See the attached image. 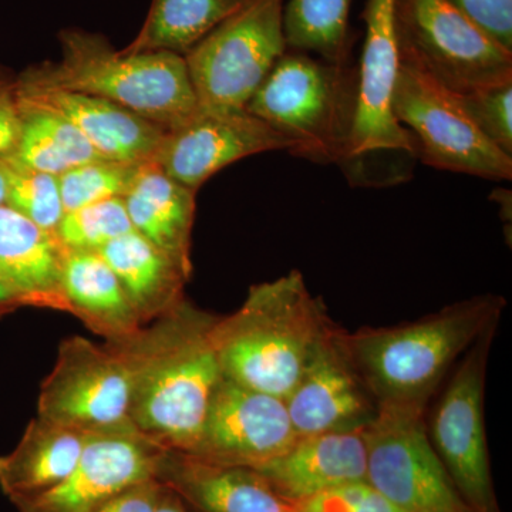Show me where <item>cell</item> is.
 <instances>
[{
  "label": "cell",
  "mask_w": 512,
  "mask_h": 512,
  "mask_svg": "<svg viewBox=\"0 0 512 512\" xmlns=\"http://www.w3.org/2000/svg\"><path fill=\"white\" fill-rule=\"evenodd\" d=\"M495 42L512 52V0H447Z\"/></svg>",
  "instance_id": "cell-33"
},
{
  "label": "cell",
  "mask_w": 512,
  "mask_h": 512,
  "mask_svg": "<svg viewBox=\"0 0 512 512\" xmlns=\"http://www.w3.org/2000/svg\"><path fill=\"white\" fill-rule=\"evenodd\" d=\"M3 160L8 168L6 205L35 222L37 227L56 234L64 215L59 177Z\"/></svg>",
  "instance_id": "cell-30"
},
{
  "label": "cell",
  "mask_w": 512,
  "mask_h": 512,
  "mask_svg": "<svg viewBox=\"0 0 512 512\" xmlns=\"http://www.w3.org/2000/svg\"><path fill=\"white\" fill-rule=\"evenodd\" d=\"M154 512H192L188 505L184 503L183 498L180 497L175 491L164 485L163 495H161L160 501L156 511Z\"/></svg>",
  "instance_id": "cell-36"
},
{
  "label": "cell",
  "mask_w": 512,
  "mask_h": 512,
  "mask_svg": "<svg viewBox=\"0 0 512 512\" xmlns=\"http://www.w3.org/2000/svg\"><path fill=\"white\" fill-rule=\"evenodd\" d=\"M366 481L402 512H473L427 433L426 409L379 406L366 427Z\"/></svg>",
  "instance_id": "cell-8"
},
{
  "label": "cell",
  "mask_w": 512,
  "mask_h": 512,
  "mask_svg": "<svg viewBox=\"0 0 512 512\" xmlns=\"http://www.w3.org/2000/svg\"><path fill=\"white\" fill-rule=\"evenodd\" d=\"M163 491L164 484L157 478H150L130 485L94 512H154Z\"/></svg>",
  "instance_id": "cell-34"
},
{
  "label": "cell",
  "mask_w": 512,
  "mask_h": 512,
  "mask_svg": "<svg viewBox=\"0 0 512 512\" xmlns=\"http://www.w3.org/2000/svg\"><path fill=\"white\" fill-rule=\"evenodd\" d=\"M66 249L56 234L18 211L0 207V279L22 308L66 312L62 276Z\"/></svg>",
  "instance_id": "cell-19"
},
{
  "label": "cell",
  "mask_w": 512,
  "mask_h": 512,
  "mask_svg": "<svg viewBox=\"0 0 512 512\" xmlns=\"http://www.w3.org/2000/svg\"><path fill=\"white\" fill-rule=\"evenodd\" d=\"M89 434L36 416L18 446L0 456V491L10 503L52 490L72 473Z\"/></svg>",
  "instance_id": "cell-22"
},
{
  "label": "cell",
  "mask_w": 512,
  "mask_h": 512,
  "mask_svg": "<svg viewBox=\"0 0 512 512\" xmlns=\"http://www.w3.org/2000/svg\"><path fill=\"white\" fill-rule=\"evenodd\" d=\"M62 59L28 67L19 92L87 94L120 104L165 128L177 127L198 110L184 56L171 52L126 53L106 36L83 29L59 32Z\"/></svg>",
  "instance_id": "cell-4"
},
{
  "label": "cell",
  "mask_w": 512,
  "mask_h": 512,
  "mask_svg": "<svg viewBox=\"0 0 512 512\" xmlns=\"http://www.w3.org/2000/svg\"><path fill=\"white\" fill-rule=\"evenodd\" d=\"M299 512H402L367 481L340 485L296 504Z\"/></svg>",
  "instance_id": "cell-32"
},
{
  "label": "cell",
  "mask_w": 512,
  "mask_h": 512,
  "mask_svg": "<svg viewBox=\"0 0 512 512\" xmlns=\"http://www.w3.org/2000/svg\"><path fill=\"white\" fill-rule=\"evenodd\" d=\"M285 402L298 436L365 430L379 413L336 326Z\"/></svg>",
  "instance_id": "cell-16"
},
{
  "label": "cell",
  "mask_w": 512,
  "mask_h": 512,
  "mask_svg": "<svg viewBox=\"0 0 512 512\" xmlns=\"http://www.w3.org/2000/svg\"><path fill=\"white\" fill-rule=\"evenodd\" d=\"M62 291L67 313L113 342L143 326L109 264L94 251H66Z\"/></svg>",
  "instance_id": "cell-23"
},
{
  "label": "cell",
  "mask_w": 512,
  "mask_h": 512,
  "mask_svg": "<svg viewBox=\"0 0 512 512\" xmlns=\"http://www.w3.org/2000/svg\"><path fill=\"white\" fill-rule=\"evenodd\" d=\"M505 306L500 295L474 296L414 322L343 332V340L379 406L427 409L451 366L498 326Z\"/></svg>",
  "instance_id": "cell-3"
},
{
  "label": "cell",
  "mask_w": 512,
  "mask_h": 512,
  "mask_svg": "<svg viewBox=\"0 0 512 512\" xmlns=\"http://www.w3.org/2000/svg\"><path fill=\"white\" fill-rule=\"evenodd\" d=\"M296 437L284 399L222 377L200 437L184 454L212 466L254 470L284 453Z\"/></svg>",
  "instance_id": "cell-12"
},
{
  "label": "cell",
  "mask_w": 512,
  "mask_h": 512,
  "mask_svg": "<svg viewBox=\"0 0 512 512\" xmlns=\"http://www.w3.org/2000/svg\"><path fill=\"white\" fill-rule=\"evenodd\" d=\"M97 252L119 278L143 326L185 298L191 276L138 232H128Z\"/></svg>",
  "instance_id": "cell-24"
},
{
  "label": "cell",
  "mask_w": 512,
  "mask_h": 512,
  "mask_svg": "<svg viewBox=\"0 0 512 512\" xmlns=\"http://www.w3.org/2000/svg\"><path fill=\"white\" fill-rule=\"evenodd\" d=\"M131 231L134 229L123 198H110L66 212L56 237L66 251L97 252Z\"/></svg>",
  "instance_id": "cell-29"
},
{
  "label": "cell",
  "mask_w": 512,
  "mask_h": 512,
  "mask_svg": "<svg viewBox=\"0 0 512 512\" xmlns=\"http://www.w3.org/2000/svg\"><path fill=\"white\" fill-rule=\"evenodd\" d=\"M393 114L414 141V156L437 170L510 181L512 157L504 154L467 116L458 94L400 62Z\"/></svg>",
  "instance_id": "cell-9"
},
{
  "label": "cell",
  "mask_w": 512,
  "mask_h": 512,
  "mask_svg": "<svg viewBox=\"0 0 512 512\" xmlns=\"http://www.w3.org/2000/svg\"><path fill=\"white\" fill-rule=\"evenodd\" d=\"M130 407V375L113 346L77 335L62 340L40 387L37 416L86 434L137 431Z\"/></svg>",
  "instance_id": "cell-11"
},
{
  "label": "cell",
  "mask_w": 512,
  "mask_h": 512,
  "mask_svg": "<svg viewBox=\"0 0 512 512\" xmlns=\"http://www.w3.org/2000/svg\"><path fill=\"white\" fill-rule=\"evenodd\" d=\"M255 0H153L143 28L123 52L184 56L225 20Z\"/></svg>",
  "instance_id": "cell-26"
},
{
  "label": "cell",
  "mask_w": 512,
  "mask_h": 512,
  "mask_svg": "<svg viewBox=\"0 0 512 512\" xmlns=\"http://www.w3.org/2000/svg\"><path fill=\"white\" fill-rule=\"evenodd\" d=\"M495 333L497 326L464 353L427 426L437 456L473 512H501L491 478L484 417L485 375Z\"/></svg>",
  "instance_id": "cell-10"
},
{
  "label": "cell",
  "mask_w": 512,
  "mask_h": 512,
  "mask_svg": "<svg viewBox=\"0 0 512 512\" xmlns=\"http://www.w3.org/2000/svg\"><path fill=\"white\" fill-rule=\"evenodd\" d=\"M335 325L299 271L249 288L238 311L218 316L212 330L222 375L286 397Z\"/></svg>",
  "instance_id": "cell-2"
},
{
  "label": "cell",
  "mask_w": 512,
  "mask_h": 512,
  "mask_svg": "<svg viewBox=\"0 0 512 512\" xmlns=\"http://www.w3.org/2000/svg\"><path fill=\"white\" fill-rule=\"evenodd\" d=\"M396 0H369L366 37L357 67V110L349 161L377 153L414 156L412 134L393 114V93L400 67L394 23Z\"/></svg>",
  "instance_id": "cell-14"
},
{
  "label": "cell",
  "mask_w": 512,
  "mask_h": 512,
  "mask_svg": "<svg viewBox=\"0 0 512 512\" xmlns=\"http://www.w3.org/2000/svg\"><path fill=\"white\" fill-rule=\"evenodd\" d=\"M123 200L134 231L191 276L197 191L168 177L154 161H148Z\"/></svg>",
  "instance_id": "cell-21"
},
{
  "label": "cell",
  "mask_w": 512,
  "mask_h": 512,
  "mask_svg": "<svg viewBox=\"0 0 512 512\" xmlns=\"http://www.w3.org/2000/svg\"><path fill=\"white\" fill-rule=\"evenodd\" d=\"M6 198H8V168L5 160L0 157V207L6 205Z\"/></svg>",
  "instance_id": "cell-38"
},
{
  "label": "cell",
  "mask_w": 512,
  "mask_h": 512,
  "mask_svg": "<svg viewBox=\"0 0 512 512\" xmlns=\"http://www.w3.org/2000/svg\"><path fill=\"white\" fill-rule=\"evenodd\" d=\"M146 163L100 158L59 175L64 214L94 202L123 198Z\"/></svg>",
  "instance_id": "cell-28"
},
{
  "label": "cell",
  "mask_w": 512,
  "mask_h": 512,
  "mask_svg": "<svg viewBox=\"0 0 512 512\" xmlns=\"http://www.w3.org/2000/svg\"><path fill=\"white\" fill-rule=\"evenodd\" d=\"M458 100L474 126L512 157V80L458 94Z\"/></svg>",
  "instance_id": "cell-31"
},
{
  "label": "cell",
  "mask_w": 512,
  "mask_h": 512,
  "mask_svg": "<svg viewBox=\"0 0 512 512\" xmlns=\"http://www.w3.org/2000/svg\"><path fill=\"white\" fill-rule=\"evenodd\" d=\"M66 117L107 160L153 161L165 128L109 100L69 92H19Z\"/></svg>",
  "instance_id": "cell-20"
},
{
  "label": "cell",
  "mask_w": 512,
  "mask_h": 512,
  "mask_svg": "<svg viewBox=\"0 0 512 512\" xmlns=\"http://www.w3.org/2000/svg\"><path fill=\"white\" fill-rule=\"evenodd\" d=\"M20 308H22V305H20L16 296L10 292L5 282L0 279V318L9 315V313L18 311Z\"/></svg>",
  "instance_id": "cell-37"
},
{
  "label": "cell",
  "mask_w": 512,
  "mask_h": 512,
  "mask_svg": "<svg viewBox=\"0 0 512 512\" xmlns=\"http://www.w3.org/2000/svg\"><path fill=\"white\" fill-rule=\"evenodd\" d=\"M284 136L247 110L205 109L165 131L154 163L198 191L228 165L268 151L291 150Z\"/></svg>",
  "instance_id": "cell-13"
},
{
  "label": "cell",
  "mask_w": 512,
  "mask_h": 512,
  "mask_svg": "<svg viewBox=\"0 0 512 512\" xmlns=\"http://www.w3.org/2000/svg\"><path fill=\"white\" fill-rule=\"evenodd\" d=\"M165 451L137 431L89 434L62 483L13 505L19 512H94L130 485L157 478Z\"/></svg>",
  "instance_id": "cell-15"
},
{
  "label": "cell",
  "mask_w": 512,
  "mask_h": 512,
  "mask_svg": "<svg viewBox=\"0 0 512 512\" xmlns=\"http://www.w3.org/2000/svg\"><path fill=\"white\" fill-rule=\"evenodd\" d=\"M365 430L298 436L284 453L254 468L272 490L299 504L340 485L366 481Z\"/></svg>",
  "instance_id": "cell-17"
},
{
  "label": "cell",
  "mask_w": 512,
  "mask_h": 512,
  "mask_svg": "<svg viewBox=\"0 0 512 512\" xmlns=\"http://www.w3.org/2000/svg\"><path fill=\"white\" fill-rule=\"evenodd\" d=\"M18 99V140L10 153L0 157L57 177L77 165L103 158L62 114L35 101Z\"/></svg>",
  "instance_id": "cell-25"
},
{
  "label": "cell",
  "mask_w": 512,
  "mask_h": 512,
  "mask_svg": "<svg viewBox=\"0 0 512 512\" xmlns=\"http://www.w3.org/2000/svg\"><path fill=\"white\" fill-rule=\"evenodd\" d=\"M157 480L192 512H299L251 468L212 466L178 451H165Z\"/></svg>",
  "instance_id": "cell-18"
},
{
  "label": "cell",
  "mask_w": 512,
  "mask_h": 512,
  "mask_svg": "<svg viewBox=\"0 0 512 512\" xmlns=\"http://www.w3.org/2000/svg\"><path fill=\"white\" fill-rule=\"evenodd\" d=\"M217 319L184 298L133 335L107 342L130 375L134 429L165 450L190 453L224 377L212 338Z\"/></svg>",
  "instance_id": "cell-1"
},
{
  "label": "cell",
  "mask_w": 512,
  "mask_h": 512,
  "mask_svg": "<svg viewBox=\"0 0 512 512\" xmlns=\"http://www.w3.org/2000/svg\"><path fill=\"white\" fill-rule=\"evenodd\" d=\"M19 134L18 83L0 67V156L10 153Z\"/></svg>",
  "instance_id": "cell-35"
},
{
  "label": "cell",
  "mask_w": 512,
  "mask_h": 512,
  "mask_svg": "<svg viewBox=\"0 0 512 512\" xmlns=\"http://www.w3.org/2000/svg\"><path fill=\"white\" fill-rule=\"evenodd\" d=\"M284 5L285 0H255L184 55L200 107H247L272 67L288 50Z\"/></svg>",
  "instance_id": "cell-7"
},
{
  "label": "cell",
  "mask_w": 512,
  "mask_h": 512,
  "mask_svg": "<svg viewBox=\"0 0 512 512\" xmlns=\"http://www.w3.org/2000/svg\"><path fill=\"white\" fill-rule=\"evenodd\" d=\"M352 0H285L284 33L289 50L330 63H350Z\"/></svg>",
  "instance_id": "cell-27"
},
{
  "label": "cell",
  "mask_w": 512,
  "mask_h": 512,
  "mask_svg": "<svg viewBox=\"0 0 512 512\" xmlns=\"http://www.w3.org/2000/svg\"><path fill=\"white\" fill-rule=\"evenodd\" d=\"M245 110L291 143L293 156L345 164L357 110V67L286 50Z\"/></svg>",
  "instance_id": "cell-5"
},
{
  "label": "cell",
  "mask_w": 512,
  "mask_h": 512,
  "mask_svg": "<svg viewBox=\"0 0 512 512\" xmlns=\"http://www.w3.org/2000/svg\"><path fill=\"white\" fill-rule=\"evenodd\" d=\"M394 23L400 62L451 93L512 80V52L447 0H396Z\"/></svg>",
  "instance_id": "cell-6"
}]
</instances>
